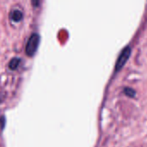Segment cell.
<instances>
[{"instance_id":"obj_2","label":"cell","mask_w":147,"mask_h":147,"mask_svg":"<svg viewBox=\"0 0 147 147\" xmlns=\"http://www.w3.org/2000/svg\"><path fill=\"white\" fill-rule=\"evenodd\" d=\"M131 52H132V50H131V47L129 46H127L122 49V51L121 52V53H120V55L116 60L115 66V72L121 71V68L125 65V64L127 62V60L130 58Z\"/></svg>"},{"instance_id":"obj_1","label":"cell","mask_w":147,"mask_h":147,"mask_svg":"<svg viewBox=\"0 0 147 147\" xmlns=\"http://www.w3.org/2000/svg\"><path fill=\"white\" fill-rule=\"evenodd\" d=\"M40 37L37 33H33L29 36L25 47V53L28 56L31 57L36 53L40 44Z\"/></svg>"},{"instance_id":"obj_5","label":"cell","mask_w":147,"mask_h":147,"mask_svg":"<svg viewBox=\"0 0 147 147\" xmlns=\"http://www.w3.org/2000/svg\"><path fill=\"white\" fill-rule=\"evenodd\" d=\"M123 92H124V94H126L127 96L132 97V98H134V97H135V96H136V91H135L134 89L129 88V87L124 88Z\"/></svg>"},{"instance_id":"obj_4","label":"cell","mask_w":147,"mask_h":147,"mask_svg":"<svg viewBox=\"0 0 147 147\" xmlns=\"http://www.w3.org/2000/svg\"><path fill=\"white\" fill-rule=\"evenodd\" d=\"M20 62H21V59L20 58H17V57H15L13 59H10L9 63V67L10 70H16L18 65H20Z\"/></svg>"},{"instance_id":"obj_3","label":"cell","mask_w":147,"mask_h":147,"mask_svg":"<svg viewBox=\"0 0 147 147\" xmlns=\"http://www.w3.org/2000/svg\"><path fill=\"white\" fill-rule=\"evenodd\" d=\"M9 18L11 21H13L15 22H18L22 21V19L23 18V14L20 9H14L9 13Z\"/></svg>"}]
</instances>
